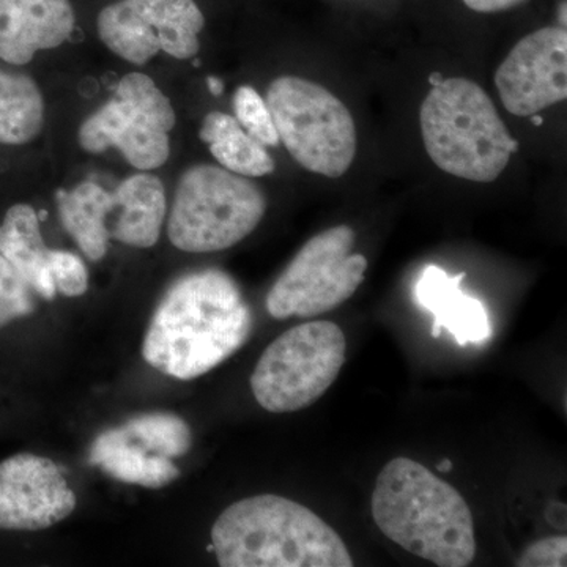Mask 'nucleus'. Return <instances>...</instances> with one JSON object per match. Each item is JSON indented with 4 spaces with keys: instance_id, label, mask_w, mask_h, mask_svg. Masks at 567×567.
I'll return each mask as SVG.
<instances>
[{
    "instance_id": "obj_6",
    "label": "nucleus",
    "mask_w": 567,
    "mask_h": 567,
    "mask_svg": "<svg viewBox=\"0 0 567 567\" xmlns=\"http://www.w3.org/2000/svg\"><path fill=\"white\" fill-rule=\"evenodd\" d=\"M279 141L309 173L342 177L357 155V126L344 103L328 89L298 76H281L267 92Z\"/></svg>"
},
{
    "instance_id": "obj_9",
    "label": "nucleus",
    "mask_w": 567,
    "mask_h": 567,
    "mask_svg": "<svg viewBox=\"0 0 567 567\" xmlns=\"http://www.w3.org/2000/svg\"><path fill=\"white\" fill-rule=\"evenodd\" d=\"M352 227L336 226L317 234L293 257L267 295V311L275 319H309L331 311L364 281L368 259L354 254Z\"/></svg>"
},
{
    "instance_id": "obj_11",
    "label": "nucleus",
    "mask_w": 567,
    "mask_h": 567,
    "mask_svg": "<svg viewBox=\"0 0 567 567\" xmlns=\"http://www.w3.org/2000/svg\"><path fill=\"white\" fill-rule=\"evenodd\" d=\"M506 111L529 117L567 96V32L543 28L518 41L495 73Z\"/></svg>"
},
{
    "instance_id": "obj_21",
    "label": "nucleus",
    "mask_w": 567,
    "mask_h": 567,
    "mask_svg": "<svg viewBox=\"0 0 567 567\" xmlns=\"http://www.w3.org/2000/svg\"><path fill=\"white\" fill-rule=\"evenodd\" d=\"M122 429L148 453L167 458L185 456L193 443L192 429L173 413H145L133 417Z\"/></svg>"
},
{
    "instance_id": "obj_7",
    "label": "nucleus",
    "mask_w": 567,
    "mask_h": 567,
    "mask_svg": "<svg viewBox=\"0 0 567 567\" xmlns=\"http://www.w3.org/2000/svg\"><path fill=\"white\" fill-rule=\"evenodd\" d=\"M344 331L330 320L290 328L265 349L251 375L259 405L271 413H292L316 404L333 385L346 363Z\"/></svg>"
},
{
    "instance_id": "obj_22",
    "label": "nucleus",
    "mask_w": 567,
    "mask_h": 567,
    "mask_svg": "<svg viewBox=\"0 0 567 567\" xmlns=\"http://www.w3.org/2000/svg\"><path fill=\"white\" fill-rule=\"evenodd\" d=\"M235 118L244 126L246 133L265 147L279 145V134L267 102L251 85H241L234 95Z\"/></svg>"
},
{
    "instance_id": "obj_28",
    "label": "nucleus",
    "mask_w": 567,
    "mask_h": 567,
    "mask_svg": "<svg viewBox=\"0 0 567 567\" xmlns=\"http://www.w3.org/2000/svg\"><path fill=\"white\" fill-rule=\"evenodd\" d=\"M208 91L215 96H221L224 92V84L219 78L208 76L207 78Z\"/></svg>"
},
{
    "instance_id": "obj_2",
    "label": "nucleus",
    "mask_w": 567,
    "mask_h": 567,
    "mask_svg": "<svg viewBox=\"0 0 567 567\" xmlns=\"http://www.w3.org/2000/svg\"><path fill=\"white\" fill-rule=\"evenodd\" d=\"M372 517L388 539L436 566L466 567L476 557L464 496L412 458L383 466L372 492Z\"/></svg>"
},
{
    "instance_id": "obj_26",
    "label": "nucleus",
    "mask_w": 567,
    "mask_h": 567,
    "mask_svg": "<svg viewBox=\"0 0 567 567\" xmlns=\"http://www.w3.org/2000/svg\"><path fill=\"white\" fill-rule=\"evenodd\" d=\"M524 2L527 0H464L465 6L477 13H498V11L514 9Z\"/></svg>"
},
{
    "instance_id": "obj_5",
    "label": "nucleus",
    "mask_w": 567,
    "mask_h": 567,
    "mask_svg": "<svg viewBox=\"0 0 567 567\" xmlns=\"http://www.w3.org/2000/svg\"><path fill=\"white\" fill-rule=\"evenodd\" d=\"M265 210L267 199L256 183L224 167L200 164L178 183L167 234L185 252L223 251L252 234Z\"/></svg>"
},
{
    "instance_id": "obj_4",
    "label": "nucleus",
    "mask_w": 567,
    "mask_h": 567,
    "mask_svg": "<svg viewBox=\"0 0 567 567\" xmlns=\"http://www.w3.org/2000/svg\"><path fill=\"white\" fill-rule=\"evenodd\" d=\"M420 122L435 166L464 181H496L518 151L491 96L465 78L436 82L421 104Z\"/></svg>"
},
{
    "instance_id": "obj_1",
    "label": "nucleus",
    "mask_w": 567,
    "mask_h": 567,
    "mask_svg": "<svg viewBox=\"0 0 567 567\" xmlns=\"http://www.w3.org/2000/svg\"><path fill=\"white\" fill-rule=\"evenodd\" d=\"M251 331V308L234 278L221 270L194 271L164 295L142 354L163 374L193 380L238 352Z\"/></svg>"
},
{
    "instance_id": "obj_17",
    "label": "nucleus",
    "mask_w": 567,
    "mask_h": 567,
    "mask_svg": "<svg viewBox=\"0 0 567 567\" xmlns=\"http://www.w3.org/2000/svg\"><path fill=\"white\" fill-rule=\"evenodd\" d=\"M89 461L114 480L141 487H166L181 476V470L171 458L148 453L128 439L122 427L103 432L93 442Z\"/></svg>"
},
{
    "instance_id": "obj_19",
    "label": "nucleus",
    "mask_w": 567,
    "mask_h": 567,
    "mask_svg": "<svg viewBox=\"0 0 567 567\" xmlns=\"http://www.w3.org/2000/svg\"><path fill=\"white\" fill-rule=\"evenodd\" d=\"M199 136L210 148L216 162L230 173L248 178L275 173V162L267 147L246 133L237 118L224 112H210L204 118Z\"/></svg>"
},
{
    "instance_id": "obj_10",
    "label": "nucleus",
    "mask_w": 567,
    "mask_h": 567,
    "mask_svg": "<svg viewBox=\"0 0 567 567\" xmlns=\"http://www.w3.org/2000/svg\"><path fill=\"white\" fill-rule=\"evenodd\" d=\"M204 25L194 0H121L100 13L99 35L123 61L144 65L162 51L193 59Z\"/></svg>"
},
{
    "instance_id": "obj_18",
    "label": "nucleus",
    "mask_w": 567,
    "mask_h": 567,
    "mask_svg": "<svg viewBox=\"0 0 567 567\" xmlns=\"http://www.w3.org/2000/svg\"><path fill=\"white\" fill-rule=\"evenodd\" d=\"M59 215L62 226L92 262L107 252L110 230L107 215L114 210V197L95 182H82L71 192H59Z\"/></svg>"
},
{
    "instance_id": "obj_25",
    "label": "nucleus",
    "mask_w": 567,
    "mask_h": 567,
    "mask_svg": "<svg viewBox=\"0 0 567 567\" xmlns=\"http://www.w3.org/2000/svg\"><path fill=\"white\" fill-rule=\"evenodd\" d=\"M0 295L17 305L24 317L31 316L35 309L31 286L2 254H0Z\"/></svg>"
},
{
    "instance_id": "obj_13",
    "label": "nucleus",
    "mask_w": 567,
    "mask_h": 567,
    "mask_svg": "<svg viewBox=\"0 0 567 567\" xmlns=\"http://www.w3.org/2000/svg\"><path fill=\"white\" fill-rule=\"evenodd\" d=\"M73 31L70 0H0V59L10 65L61 47Z\"/></svg>"
},
{
    "instance_id": "obj_8",
    "label": "nucleus",
    "mask_w": 567,
    "mask_h": 567,
    "mask_svg": "<svg viewBox=\"0 0 567 567\" xmlns=\"http://www.w3.org/2000/svg\"><path fill=\"white\" fill-rule=\"evenodd\" d=\"M175 118L171 100L155 81L144 73H130L110 102L82 123L78 137L85 152L117 148L136 169L152 171L169 158Z\"/></svg>"
},
{
    "instance_id": "obj_27",
    "label": "nucleus",
    "mask_w": 567,
    "mask_h": 567,
    "mask_svg": "<svg viewBox=\"0 0 567 567\" xmlns=\"http://www.w3.org/2000/svg\"><path fill=\"white\" fill-rule=\"evenodd\" d=\"M20 317H24L21 309L0 295V328L7 327L13 320L20 319Z\"/></svg>"
},
{
    "instance_id": "obj_15",
    "label": "nucleus",
    "mask_w": 567,
    "mask_h": 567,
    "mask_svg": "<svg viewBox=\"0 0 567 567\" xmlns=\"http://www.w3.org/2000/svg\"><path fill=\"white\" fill-rule=\"evenodd\" d=\"M114 207L121 208L110 238L134 248H152L159 240L166 218V193L155 175L136 174L121 183Z\"/></svg>"
},
{
    "instance_id": "obj_23",
    "label": "nucleus",
    "mask_w": 567,
    "mask_h": 567,
    "mask_svg": "<svg viewBox=\"0 0 567 567\" xmlns=\"http://www.w3.org/2000/svg\"><path fill=\"white\" fill-rule=\"evenodd\" d=\"M50 268L55 290L66 297L87 292L89 274L80 257L69 251H50Z\"/></svg>"
},
{
    "instance_id": "obj_12",
    "label": "nucleus",
    "mask_w": 567,
    "mask_h": 567,
    "mask_svg": "<svg viewBox=\"0 0 567 567\" xmlns=\"http://www.w3.org/2000/svg\"><path fill=\"white\" fill-rule=\"evenodd\" d=\"M76 495L48 457L22 453L0 462V529L41 532L65 520Z\"/></svg>"
},
{
    "instance_id": "obj_20",
    "label": "nucleus",
    "mask_w": 567,
    "mask_h": 567,
    "mask_svg": "<svg viewBox=\"0 0 567 567\" xmlns=\"http://www.w3.org/2000/svg\"><path fill=\"white\" fill-rule=\"evenodd\" d=\"M44 122V100L39 85L25 74L0 70V144H28Z\"/></svg>"
},
{
    "instance_id": "obj_30",
    "label": "nucleus",
    "mask_w": 567,
    "mask_h": 567,
    "mask_svg": "<svg viewBox=\"0 0 567 567\" xmlns=\"http://www.w3.org/2000/svg\"><path fill=\"white\" fill-rule=\"evenodd\" d=\"M436 468H439L440 472L447 473L451 468H453V464H451V461H447V458H443Z\"/></svg>"
},
{
    "instance_id": "obj_31",
    "label": "nucleus",
    "mask_w": 567,
    "mask_h": 567,
    "mask_svg": "<svg viewBox=\"0 0 567 567\" xmlns=\"http://www.w3.org/2000/svg\"><path fill=\"white\" fill-rule=\"evenodd\" d=\"M532 122L535 123V125H543V117H537V115H533Z\"/></svg>"
},
{
    "instance_id": "obj_24",
    "label": "nucleus",
    "mask_w": 567,
    "mask_h": 567,
    "mask_svg": "<svg viewBox=\"0 0 567 567\" xmlns=\"http://www.w3.org/2000/svg\"><path fill=\"white\" fill-rule=\"evenodd\" d=\"M566 536H550L536 540L518 558L520 567H561L566 566Z\"/></svg>"
},
{
    "instance_id": "obj_14",
    "label": "nucleus",
    "mask_w": 567,
    "mask_h": 567,
    "mask_svg": "<svg viewBox=\"0 0 567 567\" xmlns=\"http://www.w3.org/2000/svg\"><path fill=\"white\" fill-rule=\"evenodd\" d=\"M465 274L450 276L443 268L429 265L416 282L417 305L434 316L432 336L439 338L443 328L458 346L481 344L491 336L486 306L462 290Z\"/></svg>"
},
{
    "instance_id": "obj_29",
    "label": "nucleus",
    "mask_w": 567,
    "mask_h": 567,
    "mask_svg": "<svg viewBox=\"0 0 567 567\" xmlns=\"http://www.w3.org/2000/svg\"><path fill=\"white\" fill-rule=\"evenodd\" d=\"M566 0H563L558 7V22L559 28L566 29Z\"/></svg>"
},
{
    "instance_id": "obj_16",
    "label": "nucleus",
    "mask_w": 567,
    "mask_h": 567,
    "mask_svg": "<svg viewBox=\"0 0 567 567\" xmlns=\"http://www.w3.org/2000/svg\"><path fill=\"white\" fill-rule=\"evenodd\" d=\"M50 251L41 235L39 215L31 205L10 207L0 224V254L44 300H52L58 292L52 281Z\"/></svg>"
},
{
    "instance_id": "obj_3",
    "label": "nucleus",
    "mask_w": 567,
    "mask_h": 567,
    "mask_svg": "<svg viewBox=\"0 0 567 567\" xmlns=\"http://www.w3.org/2000/svg\"><path fill=\"white\" fill-rule=\"evenodd\" d=\"M223 567H352L342 537L309 507L278 495L240 499L212 528Z\"/></svg>"
}]
</instances>
